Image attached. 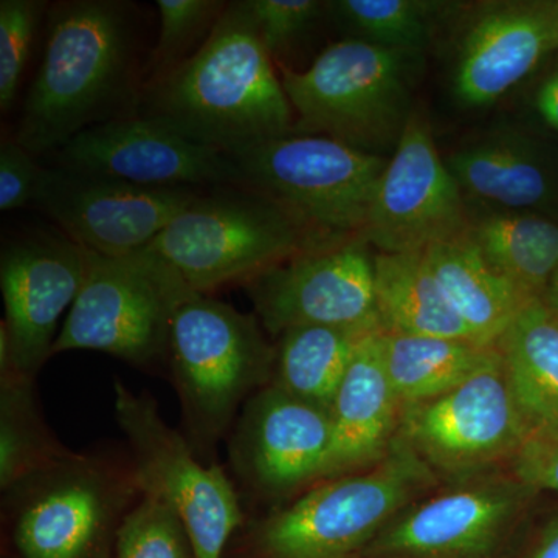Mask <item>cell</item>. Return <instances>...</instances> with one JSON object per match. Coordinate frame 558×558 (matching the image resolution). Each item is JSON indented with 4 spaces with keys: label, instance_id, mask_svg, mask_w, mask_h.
I'll return each instance as SVG.
<instances>
[{
    "label": "cell",
    "instance_id": "cell-1",
    "mask_svg": "<svg viewBox=\"0 0 558 558\" xmlns=\"http://www.w3.org/2000/svg\"><path fill=\"white\" fill-rule=\"evenodd\" d=\"M138 51L134 3H53L43 58L13 137L38 159L92 126L137 116L143 90Z\"/></svg>",
    "mask_w": 558,
    "mask_h": 558
},
{
    "label": "cell",
    "instance_id": "cell-38",
    "mask_svg": "<svg viewBox=\"0 0 558 558\" xmlns=\"http://www.w3.org/2000/svg\"><path fill=\"white\" fill-rule=\"evenodd\" d=\"M539 300H542L543 303H545V306L558 317V270L556 271V275H554L553 279H550L548 288H546L545 293H543L542 299Z\"/></svg>",
    "mask_w": 558,
    "mask_h": 558
},
{
    "label": "cell",
    "instance_id": "cell-22",
    "mask_svg": "<svg viewBox=\"0 0 558 558\" xmlns=\"http://www.w3.org/2000/svg\"><path fill=\"white\" fill-rule=\"evenodd\" d=\"M424 258L451 310L484 347H497L520 311L534 300L492 269L468 233L425 250Z\"/></svg>",
    "mask_w": 558,
    "mask_h": 558
},
{
    "label": "cell",
    "instance_id": "cell-32",
    "mask_svg": "<svg viewBox=\"0 0 558 558\" xmlns=\"http://www.w3.org/2000/svg\"><path fill=\"white\" fill-rule=\"evenodd\" d=\"M46 10L43 0L0 2V109L3 113L10 112L16 101Z\"/></svg>",
    "mask_w": 558,
    "mask_h": 558
},
{
    "label": "cell",
    "instance_id": "cell-7",
    "mask_svg": "<svg viewBox=\"0 0 558 558\" xmlns=\"http://www.w3.org/2000/svg\"><path fill=\"white\" fill-rule=\"evenodd\" d=\"M140 495L131 465L68 451L2 492L17 558H106Z\"/></svg>",
    "mask_w": 558,
    "mask_h": 558
},
{
    "label": "cell",
    "instance_id": "cell-26",
    "mask_svg": "<svg viewBox=\"0 0 558 558\" xmlns=\"http://www.w3.org/2000/svg\"><path fill=\"white\" fill-rule=\"evenodd\" d=\"M502 368L532 428L558 424V317L529 301L497 343Z\"/></svg>",
    "mask_w": 558,
    "mask_h": 558
},
{
    "label": "cell",
    "instance_id": "cell-30",
    "mask_svg": "<svg viewBox=\"0 0 558 558\" xmlns=\"http://www.w3.org/2000/svg\"><path fill=\"white\" fill-rule=\"evenodd\" d=\"M156 5L160 13V32L143 69V89L167 78L201 49L229 2L157 0Z\"/></svg>",
    "mask_w": 558,
    "mask_h": 558
},
{
    "label": "cell",
    "instance_id": "cell-5",
    "mask_svg": "<svg viewBox=\"0 0 558 558\" xmlns=\"http://www.w3.org/2000/svg\"><path fill=\"white\" fill-rule=\"evenodd\" d=\"M340 241L256 191L216 186L201 191L146 248L170 264L191 290L208 295Z\"/></svg>",
    "mask_w": 558,
    "mask_h": 558
},
{
    "label": "cell",
    "instance_id": "cell-18",
    "mask_svg": "<svg viewBox=\"0 0 558 558\" xmlns=\"http://www.w3.org/2000/svg\"><path fill=\"white\" fill-rule=\"evenodd\" d=\"M49 157L51 167L148 189L240 185L227 154L140 113L80 132Z\"/></svg>",
    "mask_w": 558,
    "mask_h": 558
},
{
    "label": "cell",
    "instance_id": "cell-33",
    "mask_svg": "<svg viewBox=\"0 0 558 558\" xmlns=\"http://www.w3.org/2000/svg\"><path fill=\"white\" fill-rule=\"evenodd\" d=\"M245 5L277 69L284 68L293 47L328 17V2L322 0H245Z\"/></svg>",
    "mask_w": 558,
    "mask_h": 558
},
{
    "label": "cell",
    "instance_id": "cell-6",
    "mask_svg": "<svg viewBox=\"0 0 558 558\" xmlns=\"http://www.w3.org/2000/svg\"><path fill=\"white\" fill-rule=\"evenodd\" d=\"M277 349L255 315L190 290L175 307L167 360L201 453L226 435L242 403L274 379Z\"/></svg>",
    "mask_w": 558,
    "mask_h": 558
},
{
    "label": "cell",
    "instance_id": "cell-34",
    "mask_svg": "<svg viewBox=\"0 0 558 558\" xmlns=\"http://www.w3.org/2000/svg\"><path fill=\"white\" fill-rule=\"evenodd\" d=\"M43 168L31 150L24 148L13 134L0 142V209L13 211L35 201Z\"/></svg>",
    "mask_w": 558,
    "mask_h": 558
},
{
    "label": "cell",
    "instance_id": "cell-8",
    "mask_svg": "<svg viewBox=\"0 0 558 558\" xmlns=\"http://www.w3.org/2000/svg\"><path fill=\"white\" fill-rule=\"evenodd\" d=\"M189 286L149 248L128 256L87 250V269L51 357L98 351L146 366L167 359L172 315Z\"/></svg>",
    "mask_w": 558,
    "mask_h": 558
},
{
    "label": "cell",
    "instance_id": "cell-3",
    "mask_svg": "<svg viewBox=\"0 0 558 558\" xmlns=\"http://www.w3.org/2000/svg\"><path fill=\"white\" fill-rule=\"evenodd\" d=\"M427 54L366 40L330 44L303 70L278 69L299 135H317L391 157L414 108Z\"/></svg>",
    "mask_w": 558,
    "mask_h": 558
},
{
    "label": "cell",
    "instance_id": "cell-4",
    "mask_svg": "<svg viewBox=\"0 0 558 558\" xmlns=\"http://www.w3.org/2000/svg\"><path fill=\"white\" fill-rule=\"evenodd\" d=\"M440 481L396 439L387 457L359 472L318 481L253 527L256 558H359L411 502Z\"/></svg>",
    "mask_w": 558,
    "mask_h": 558
},
{
    "label": "cell",
    "instance_id": "cell-31",
    "mask_svg": "<svg viewBox=\"0 0 558 558\" xmlns=\"http://www.w3.org/2000/svg\"><path fill=\"white\" fill-rule=\"evenodd\" d=\"M116 558H194L182 520L157 499L142 497L117 534Z\"/></svg>",
    "mask_w": 558,
    "mask_h": 558
},
{
    "label": "cell",
    "instance_id": "cell-16",
    "mask_svg": "<svg viewBox=\"0 0 558 558\" xmlns=\"http://www.w3.org/2000/svg\"><path fill=\"white\" fill-rule=\"evenodd\" d=\"M374 255L363 236L301 253L248 279L245 289L271 336L303 326L381 329Z\"/></svg>",
    "mask_w": 558,
    "mask_h": 558
},
{
    "label": "cell",
    "instance_id": "cell-9",
    "mask_svg": "<svg viewBox=\"0 0 558 558\" xmlns=\"http://www.w3.org/2000/svg\"><path fill=\"white\" fill-rule=\"evenodd\" d=\"M240 185L277 202L333 240L363 236L389 157L332 138L286 135L227 154Z\"/></svg>",
    "mask_w": 558,
    "mask_h": 558
},
{
    "label": "cell",
    "instance_id": "cell-14",
    "mask_svg": "<svg viewBox=\"0 0 558 558\" xmlns=\"http://www.w3.org/2000/svg\"><path fill=\"white\" fill-rule=\"evenodd\" d=\"M86 269L87 250L64 233L38 231L3 244L0 377L35 380L51 357L58 323L75 303Z\"/></svg>",
    "mask_w": 558,
    "mask_h": 558
},
{
    "label": "cell",
    "instance_id": "cell-35",
    "mask_svg": "<svg viewBox=\"0 0 558 558\" xmlns=\"http://www.w3.org/2000/svg\"><path fill=\"white\" fill-rule=\"evenodd\" d=\"M509 470L539 494L558 492V424L532 428Z\"/></svg>",
    "mask_w": 558,
    "mask_h": 558
},
{
    "label": "cell",
    "instance_id": "cell-11",
    "mask_svg": "<svg viewBox=\"0 0 558 558\" xmlns=\"http://www.w3.org/2000/svg\"><path fill=\"white\" fill-rule=\"evenodd\" d=\"M539 495L509 469L442 483L403 509L359 558H505Z\"/></svg>",
    "mask_w": 558,
    "mask_h": 558
},
{
    "label": "cell",
    "instance_id": "cell-28",
    "mask_svg": "<svg viewBox=\"0 0 558 558\" xmlns=\"http://www.w3.org/2000/svg\"><path fill=\"white\" fill-rule=\"evenodd\" d=\"M459 2L446 0H332L328 20L349 39L428 54Z\"/></svg>",
    "mask_w": 558,
    "mask_h": 558
},
{
    "label": "cell",
    "instance_id": "cell-12",
    "mask_svg": "<svg viewBox=\"0 0 558 558\" xmlns=\"http://www.w3.org/2000/svg\"><path fill=\"white\" fill-rule=\"evenodd\" d=\"M531 429L498 355L447 395L402 410L398 439L451 483L509 469Z\"/></svg>",
    "mask_w": 558,
    "mask_h": 558
},
{
    "label": "cell",
    "instance_id": "cell-27",
    "mask_svg": "<svg viewBox=\"0 0 558 558\" xmlns=\"http://www.w3.org/2000/svg\"><path fill=\"white\" fill-rule=\"evenodd\" d=\"M379 329L303 326L278 337L274 387L330 411L344 374L368 333Z\"/></svg>",
    "mask_w": 558,
    "mask_h": 558
},
{
    "label": "cell",
    "instance_id": "cell-17",
    "mask_svg": "<svg viewBox=\"0 0 558 558\" xmlns=\"http://www.w3.org/2000/svg\"><path fill=\"white\" fill-rule=\"evenodd\" d=\"M199 193L44 167L33 204L81 247L102 256H128L149 247Z\"/></svg>",
    "mask_w": 558,
    "mask_h": 558
},
{
    "label": "cell",
    "instance_id": "cell-39",
    "mask_svg": "<svg viewBox=\"0 0 558 558\" xmlns=\"http://www.w3.org/2000/svg\"><path fill=\"white\" fill-rule=\"evenodd\" d=\"M362 558H403V557H362Z\"/></svg>",
    "mask_w": 558,
    "mask_h": 558
},
{
    "label": "cell",
    "instance_id": "cell-37",
    "mask_svg": "<svg viewBox=\"0 0 558 558\" xmlns=\"http://www.w3.org/2000/svg\"><path fill=\"white\" fill-rule=\"evenodd\" d=\"M512 558H558V509L535 524Z\"/></svg>",
    "mask_w": 558,
    "mask_h": 558
},
{
    "label": "cell",
    "instance_id": "cell-2",
    "mask_svg": "<svg viewBox=\"0 0 558 558\" xmlns=\"http://www.w3.org/2000/svg\"><path fill=\"white\" fill-rule=\"evenodd\" d=\"M138 113L223 154L295 132L277 64L245 0L229 2L201 49L143 89Z\"/></svg>",
    "mask_w": 558,
    "mask_h": 558
},
{
    "label": "cell",
    "instance_id": "cell-36",
    "mask_svg": "<svg viewBox=\"0 0 558 558\" xmlns=\"http://www.w3.org/2000/svg\"><path fill=\"white\" fill-rule=\"evenodd\" d=\"M524 110L543 137L558 138V51L524 84Z\"/></svg>",
    "mask_w": 558,
    "mask_h": 558
},
{
    "label": "cell",
    "instance_id": "cell-15",
    "mask_svg": "<svg viewBox=\"0 0 558 558\" xmlns=\"http://www.w3.org/2000/svg\"><path fill=\"white\" fill-rule=\"evenodd\" d=\"M468 229V201L416 106L377 183L363 238L379 253H418Z\"/></svg>",
    "mask_w": 558,
    "mask_h": 558
},
{
    "label": "cell",
    "instance_id": "cell-21",
    "mask_svg": "<svg viewBox=\"0 0 558 558\" xmlns=\"http://www.w3.org/2000/svg\"><path fill=\"white\" fill-rule=\"evenodd\" d=\"M332 440L319 481L381 461L398 439L402 405L389 381L381 329L363 339L330 405Z\"/></svg>",
    "mask_w": 558,
    "mask_h": 558
},
{
    "label": "cell",
    "instance_id": "cell-23",
    "mask_svg": "<svg viewBox=\"0 0 558 558\" xmlns=\"http://www.w3.org/2000/svg\"><path fill=\"white\" fill-rule=\"evenodd\" d=\"M468 236L492 269L542 299L558 270L557 216L469 204Z\"/></svg>",
    "mask_w": 558,
    "mask_h": 558
},
{
    "label": "cell",
    "instance_id": "cell-10",
    "mask_svg": "<svg viewBox=\"0 0 558 558\" xmlns=\"http://www.w3.org/2000/svg\"><path fill=\"white\" fill-rule=\"evenodd\" d=\"M113 409L131 447L140 495L157 499L182 520L194 558H223L244 521L240 497L219 465H205L193 446L171 428L153 399L113 381Z\"/></svg>",
    "mask_w": 558,
    "mask_h": 558
},
{
    "label": "cell",
    "instance_id": "cell-24",
    "mask_svg": "<svg viewBox=\"0 0 558 558\" xmlns=\"http://www.w3.org/2000/svg\"><path fill=\"white\" fill-rule=\"evenodd\" d=\"M377 315L384 332L475 341L451 310L424 252L374 255Z\"/></svg>",
    "mask_w": 558,
    "mask_h": 558
},
{
    "label": "cell",
    "instance_id": "cell-20",
    "mask_svg": "<svg viewBox=\"0 0 558 558\" xmlns=\"http://www.w3.org/2000/svg\"><path fill=\"white\" fill-rule=\"evenodd\" d=\"M470 205L558 218V145L521 124L470 135L444 156Z\"/></svg>",
    "mask_w": 558,
    "mask_h": 558
},
{
    "label": "cell",
    "instance_id": "cell-25",
    "mask_svg": "<svg viewBox=\"0 0 558 558\" xmlns=\"http://www.w3.org/2000/svg\"><path fill=\"white\" fill-rule=\"evenodd\" d=\"M385 368L402 410L438 399L498 359L497 347L381 330Z\"/></svg>",
    "mask_w": 558,
    "mask_h": 558
},
{
    "label": "cell",
    "instance_id": "cell-13",
    "mask_svg": "<svg viewBox=\"0 0 558 558\" xmlns=\"http://www.w3.org/2000/svg\"><path fill=\"white\" fill-rule=\"evenodd\" d=\"M447 86L459 109L494 108L558 51V0L459 2L446 31Z\"/></svg>",
    "mask_w": 558,
    "mask_h": 558
},
{
    "label": "cell",
    "instance_id": "cell-19",
    "mask_svg": "<svg viewBox=\"0 0 558 558\" xmlns=\"http://www.w3.org/2000/svg\"><path fill=\"white\" fill-rule=\"evenodd\" d=\"M330 440L329 410L267 385L245 402L231 439V464L253 494L288 497L318 483Z\"/></svg>",
    "mask_w": 558,
    "mask_h": 558
},
{
    "label": "cell",
    "instance_id": "cell-29",
    "mask_svg": "<svg viewBox=\"0 0 558 558\" xmlns=\"http://www.w3.org/2000/svg\"><path fill=\"white\" fill-rule=\"evenodd\" d=\"M40 416L33 380L0 377V490L68 453Z\"/></svg>",
    "mask_w": 558,
    "mask_h": 558
}]
</instances>
